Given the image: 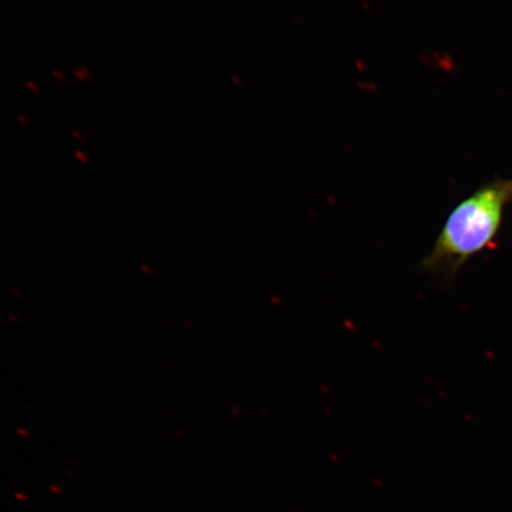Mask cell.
<instances>
[{
	"label": "cell",
	"mask_w": 512,
	"mask_h": 512,
	"mask_svg": "<svg viewBox=\"0 0 512 512\" xmlns=\"http://www.w3.org/2000/svg\"><path fill=\"white\" fill-rule=\"evenodd\" d=\"M512 203V179L484 185L448 215L431 252L421 262L427 273L453 279L475 256L492 246Z\"/></svg>",
	"instance_id": "cell-1"
}]
</instances>
